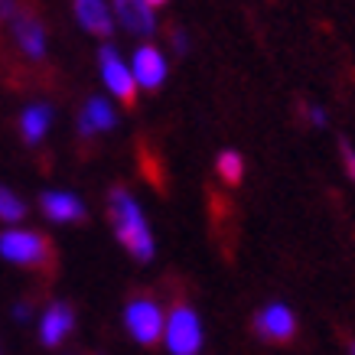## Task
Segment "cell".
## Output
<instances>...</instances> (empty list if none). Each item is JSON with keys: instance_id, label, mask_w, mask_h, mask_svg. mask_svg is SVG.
Instances as JSON below:
<instances>
[{"instance_id": "cell-15", "label": "cell", "mask_w": 355, "mask_h": 355, "mask_svg": "<svg viewBox=\"0 0 355 355\" xmlns=\"http://www.w3.org/2000/svg\"><path fill=\"white\" fill-rule=\"evenodd\" d=\"M26 216V205H23V199L13 189H7V186H0V222H20V218Z\"/></svg>"}, {"instance_id": "cell-23", "label": "cell", "mask_w": 355, "mask_h": 355, "mask_svg": "<svg viewBox=\"0 0 355 355\" xmlns=\"http://www.w3.org/2000/svg\"><path fill=\"white\" fill-rule=\"evenodd\" d=\"M349 352H352V355H355V343H352V349H349Z\"/></svg>"}, {"instance_id": "cell-6", "label": "cell", "mask_w": 355, "mask_h": 355, "mask_svg": "<svg viewBox=\"0 0 355 355\" xmlns=\"http://www.w3.org/2000/svg\"><path fill=\"white\" fill-rule=\"evenodd\" d=\"M254 329L268 343H287L297 333V320H293V313L284 303H270L268 310H261L254 316Z\"/></svg>"}, {"instance_id": "cell-18", "label": "cell", "mask_w": 355, "mask_h": 355, "mask_svg": "<svg viewBox=\"0 0 355 355\" xmlns=\"http://www.w3.org/2000/svg\"><path fill=\"white\" fill-rule=\"evenodd\" d=\"M17 0H0V20H13L17 17Z\"/></svg>"}, {"instance_id": "cell-10", "label": "cell", "mask_w": 355, "mask_h": 355, "mask_svg": "<svg viewBox=\"0 0 355 355\" xmlns=\"http://www.w3.org/2000/svg\"><path fill=\"white\" fill-rule=\"evenodd\" d=\"M43 212L49 222H82L85 218V205L72 193H43Z\"/></svg>"}, {"instance_id": "cell-13", "label": "cell", "mask_w": 355, "mask_h": 355, "mask_svg": "<svg viewBox=\"0 0 355 355\" xmlns=\"http://www.w3.org/2000/svg\"><path fill=\"white\" fill-rule=\"evenodd\" d=\"M76 17H78V23H82L88 33L105 36V40H108L111 30H114V20H111L105 0H76Z\"/></svg>"}, {"instance_id": "cell-2", "label": "cell", "mask_w": 355, "mask_h": 355, "mask_svg": "<svg viewBox=\"0 0 355 355\" xmlns=\"http://www.w3.org/2000/svg\"><path fill=\"white\" fill-rule=\"evenodd\" d=\"M0 258L23 264V268H49L53 264V245L40 232H23V228H7L0 235Z\"/></svg>"}, {"instance_id": "cell-4", "label": "cell", "mask_w": 355, "mask_h": 355, "mask_svg": "<svg viewBox=\"0 0 355 355\" xmlns=\"http://www.w3.org/2000/svg\"><path fill=\"white\" fill-rule=\"evenodd\" d=\"M124 323H128L130 336H134L140 345H153L163 336V313H160V306L153 300H147V297H137V300L128 303Z\"/></svg>"}, {"instance_id": "cell-5", "label": "cell", "mask_w": 355, "mask_h": 355, "mask_svg": "<svg viewBox=\"0 0 355 355\" xmlns=\"http://www.w3.org/2000/svg\"><path fill=\"white\" fill-rule=\"evenodd\" d=\"M98 62H101V76H105V85L114 92V95L124 101V105H134L137 101V82L130 76V69L121 62V55L114 46H101V53H98Z\"/></svg>"}, {"instance_id": "cell-16", "label": "cell", "mask_w": 355, "mask_h": 355, "mask_svg": "<svg viewBox=\"0 0 355 355\" xmlns=\"http://www.w3.org/2000/svg\"><path fill=\"white\" fill-rule=\"evenodd\" d=\"M216 170H218V176L225 180V183H232V186H238L241 183V157H238L235 150H225L222 157H218V163H216Z\"/></svg>"}, {"instance_id": "cell-20", "label": "cell", "mask_w": 355, "mask_h": 355, "mask_svg": "<svg viewBox=\"0 0 355 355\" xmlns=\"http://www.w3.org/2000/svg\"><path fill=\"white\" fill-rule=\"evenodd\" d=\"M306 118H310L316 128H323V124H326V114H323L320 108H310V111H306Z\"/></svg>"}, {"instance_id": "cell-11", "label": "cell", "mask_w": 355, "mask_h": 355, "mask_svg": "<svg viewBox=\"0 0 355 355\" xmlns=\"http://www.w3.org/2000/svg\"><path fill=\"white\" fill-rule=\"evenodd\" d=\"M114 7H118L121 23H124L130 33H137V36H153L157 20H153V10L147 7V0H114Z\"/></svg>"}, {"instance_id": "cell-9", "label": "cell", "mask_w": 355, "mask_h": 355, "mask_svg": "<svg viewBox=\"0 0 355 355\" xmlns=\"http://www.w3.org/2000/svg\"><path fill=\"white\" fill-rule=\"evenodd\" d=\"M13 33H17V43L30 59H43L46 53V33L43 23L36 20L33 13H17L13 17Z\"/></svg>"}, {"instance_id": "cell-19", "label": "cell", "mask_w": 355, "mask_h": 355, "mask_svg": "<svg viewBox=\"0 0 355 355\" xmlns=\"http://www.w3.org/2000/svg\"><path fill=\"white\" fill-rule=\"evenodd\" d=\"M170 36H173V46H176V53L183 55V53H186V33H183V30H176V26H173V33H170Z\"/></svg>"}, {"instance_id": "cell-3", "label": "cell", "mask_w": 355, "mask_h": 355, "mask_svg": "<svg viewBox=\"0 0 355 355\" xmlns=\"http://www.w3.org/2000/svg\"><path fill=\"white\" fill-rule=\"evenodd\" d=\"M166 345H170L173 355H199L202 349V326H199V316H196L189 306H176L166 323Z\"/></svg>"}, {"instance_id": "cell-17", "label": "cell", "mask_w": 355, "mask_h": 355, "mask_svg": "<svg viewBox=\"0 0 355 355\" xmlns=\"http://www.w3.org/2000/svg\"><path fill=\"white\" fill-rule=\"evenodd\" d=\"M339 147H343V160H345V170H349V176H352V180H355V150H352V144H349V140H343Z\"/></svg>"}, {"instance_id": "cell-21", "label": "cell", "mask_w": 355, "mask_h": 355, "mask_svg": "<svg viewBox=\"0 0 355 355\" xmlns=\"http://www.w3.org/2000/svg\"><path fill=\"white\" fill-rule=\"evenodd\" d=\"M13 316H17V320H26V316H30V306H26V303H20V306L13 310Z\"/></svg>"}, {"instance_id": "cell-12", "label": "cell", "mask_w": 355, "mask_h": 355, "mask_svg": "<svg viewBox=\"0 0 355 355\" xmlns=\"http://www.w3.org/2000/svg\"><path fill=\"white\" fill-rule=\"evenodd\" d=\"M118 124V118H114V108H111L105 98H88L85 111L78 114V134L82 137H92L95 130H111Z\"/></svg>"}, {"instance_id": "cell-14", "label": "cell", "mask_w": 355, "mask_h": 355, "mask_svg": "<svg viewBox=\"0 0 355 355\" xmlns=\"http://www.w3.org/2000/svg\"><path fill=\"white\" fill-rule=\"evenodd\" d=\"M53 124V108L49 105H30L20 118V130L26 144H40L46 137V130Z\"/></svg>"}, {"instance_id": "cell-7", "label": "cell", "mask_w": 355, "mask_h": 355, "mask_svg": "<svg viewBox=\"0 0 355 355\" xmlns=\"http://www.w3.org/2000/svg\"><path fill=\"white\" fill-rule=\"evenodd\" d=\"M134 82H140L144 88H160L163 78H166V62H163V53L157 46H140L137 55H134Z\"/></svg>"}, {"instance_id": "cell-8", "label": "cell", "mask_w": 355, "mask_h": 355, "mask_svg": "<svg viewBox=\"0 0 355 355\" xmlns=\"http://www.w3.org/2000/svg\"><path fill=\"white\" fill-rule=\"evenodd\" d=\"M72 326H76V313H72V306L69 303H53L49 310H46L43 323H40V339H43V345H59L65 339V336L72 333Z\"/></svg>"}, {"instance_id": "cell-1", "label": "cell", "mask_w": 355, "mask_h": 355, "mask_svg": "<svg viewBox=\"0 0 355 355\" xmlns=\"http://www.w3.org/2000/svg\"><path fill=\"white\" fill-rule=\"evenodd\" d=\"M108 212H111V225H114V235L124 248L137 261H150L153 258V235L147 228V218L140 212V205L134 202V196L128 189L114 186L108 196Z\"/></svg>"}, {"instance_id": "cell-22", "label": "cell", "mask_w": 355, "mask_h": 355, "mask_svg": "<svg viewBox=\"0 0 355 355\" xmlns=\"http://www.w3.org/2000/svg\"><path fill=\"white\" fill-rule=\"evenodd\" d=\"M153 3H166V0H147V7H153Z\"/></svg>"}]
</instances>
